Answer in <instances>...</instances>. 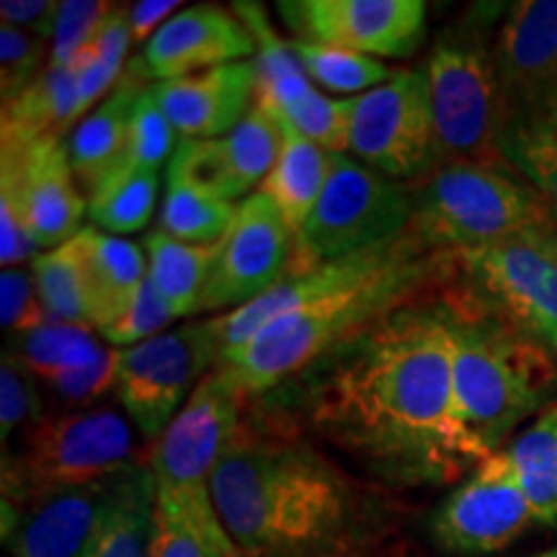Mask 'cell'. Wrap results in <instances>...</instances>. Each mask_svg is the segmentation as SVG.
<instances>
[{
    "mask_svg": "<svg viewBox=\"0 0 557 557\" xmlns=\"http://www.w3.org/2000/svg\"><path fill=\"white\" fill-rule=\"evenodd\" d=\"M103 344L94 336V331L70 323H47L18 336H11V346L5 351L29 369L34 377L50 382L67 369L90 364L103 351Z\"/></svg>",
    "mask_w": 557,
    "mask_h": 557,
    "instance_id": "cell-32",
    "label": "cell"
},
{
    "mask_svg": "<svg viewBox=\"0 0 557 557\" xmlns=\"http://www.w3.org/2000/svg\"><path fill=\"white\" fill-rule=\"evenodd\" d=\"M45 416L37 377L29 369L21 367L13 354L3 351V359H0V436H3L5 447L13 436L24 434Z\"/></svg>",
    "mask_w": 557,
    "mask_h": 557,
    "instance_id": "cell-38",
    "label": "cell"
},
{
    "mask_svg": "<svg viewBox=\"0 0 557 557\" xmlns=\"http://www.w3.org/2000/svg\"><path fill=\"white\" fill-rule=\"evenodd\" d=\"M86 284L90 329L103 331L120 320L148 278V253L137 243L99 227H81L70 240Z\"/></svg>",
    "mask_w": 557,
    "mask_h": 557,
    "instance_id": "cell-23",
    "label": "cell"
},
{
    "mask_svg": "<svg viewBox=\"0 0 557 557\" xmlns=\"http://www.w3.org/2000/svg\"><path fill=\"white\" fill-rule=\"evenodd\" d=\"M75 103H78L75 67L50 62L29 88L3 103L0 143L62 137L75 122Z\"/></svg>",
    "mask_w": 557,
    "mask_h": 557,
    "instance_id": "cell-27",
    "label": "cell"
},
{
    "mask_svg": "<svg viewBox=\"0 0 557 557\" xmlns=\"http://www.w3.org/2000/svg\"><path fill=\"white\" fill-rule=\"evenodd\" d=\"M235 218H238V205L209 197L169 176L163 207H160V230L171 238L191 246H214L230 233Z\"/></svg>",
    "mask_w": 557,
    "mask_h": 557,
    "instance_id": "cell-33",
    "label": "cell"
},
{
    "mask_svg": "<svg viewBox=\"0 0 557 557\" xmlns=\"http://www.w3.org/2000/svg\"><path fill=\"white\" fill-rule=\"evenodd\" d=\"M150 557H243L222 527L214 500L158 496Z\"/></svg>",
    "mask_w": 557,
    "mask_h": 557,
    "instance_id": "cell-30",
    "label": "cell"
},
{
    "mask_svg": "<svg viewBox=\"0 0 557 557\" xmlns=\"http://www.w3.org/2000/svg\"><path fill=\"white\" fill-rule=\"evenodd\" d=\"M500 122L557 86V0L508 5L493 41Z\"/></svg>",
    "mask_w": 557,
    "mask_h": 557,
    "instance_id": "cell-20",
    "label": "cell"
},
{
    "mask_svg": "<svg viewBox=\"0 0 557 557\" xmlns=\"http://www.w3.org/2000/svg\"><path fill=\"white\" fill-rule=\"evenodd\" d=\"M498 152L540 194L557 222V86L504 116Z\"/></svg>",
    "mask_w": 557,
    "mask_h": 557,
    "instance_id": "cell-24",
    "label": "cell"
},
{
    "mask_svg": "<svg viewBox=\"0 0 557 557\" xmlns=\"http://www.w3.org/2000/svg\"><path fill=\"white\" fill-rule=\"evenodd\" d=\"M58 13L60 3L54 0H3L0 3V18L5 26H16L41 41L54 37Z\"/></svg>",
    "mask_w": 557,
    "mask_h": 557,
    "instance_id": "cell-46",
    "label": "cell"
},
{
    "mask_svg": "<svg viewBox=\"0 0 557 557\" xmlns=\"http://www.w3.org/2000/svg\"><path fill=\"white\" fill-rule=\"evenodd\" d=\"M438 271L442 256L403 233L400 238L382 243L357 276L274 320L248 344L220 357L214 369L243 400L267 398L348 341L359 338L389 312L434 292Z\"/></svg>",
    "mask_w": 557,
    "mask_h": 557,
    "instance_id": "cell-3",
    "label": "cell"
},
{
    "mask_svg": "<svg viewBox=\"0 0 557 557\" xmlns=\"http://www.w3.org/2000/svg\"><path fill=\"white\" fill-rule=\"evenodd\" d=\"M506 455L517 470L534 521L557 524V403L513 438Z\"/></svg>",
    "mask_w": 557,
    "mask_h": 557,
    "instance_id": "cell-31",
    "label": "cell"
},
{
    "mask_svg": "<svg viewBox=\"0 0 557 557\" xmlns=\"http://www.w3.org/2000/svg\"><path fill=\"white\" fill-rule=\"evenodd\" d=\"M209 491L243 557H348L387 532L377 493L267 413L243 418Z\"/></svg>",
    "mask_w": 557,
    "mask_h": 557,
    "instance_id": "cell-2",
    "label": "cell"
},
{
    "mask_svg": "<svg viewBox=\"0 0 557 557\" xmlns=\"http://www.w3.org/2000/svg\"><path fill=\"white\" fill-rule=\"evenodd\" d=\"M278 120L284 129V145L276 163L261 181L259 194L271 199V205L278 209L292 233L297 235L315 209L325 181H329L331 152L299 135L282 114Z\"/></svg>",
    "mask_w": 557,
    "mask_h": 557,
    "instance_id": "cell-25",
    "label": "cell"
},
{
    "mask_svg": "<svg viewBox=\"0 0 557 557\" xmlns=\"http://www.w3.org/2000/svg\"><path fill=\"white\" fill-rule=\"evenodd\" d=\"M449 320L457 421L487 459L521 421L547 408L557 389V354L500 320L451 310Z\"/></svg>",
    "mask_w": 557,
    "mask_h": 557,
    "instance_id": "cell-4",
    "label": "cell"
},
{
    "mask_svg": "<svg viewBox=\"0 0 557 557\" xmlns=\"http://www.w3.org/2000/svg\"><path fill=\"white\" fill-rule=\"evenodd\" d=\"M284 24L299 41L367 58H410L426 37L421 0H284Z\"/></svg>",
    "mask_w": 557,
    "mask_h": 557,
    "instance_id": "cell-15",
    "label": "cell"
},
{
    "mask_svg": "<svg viewBox=\"0 0 557 557\" xmlns=\"http://www.w3.org/2000/svg\"><path fill=\"white\" fill-rule=\"evenodd\" d=\"M506 9L493 3L472 5L438 32L431 45L423 73L434 114L436 165L508 169L498 152L500 90L493 62V41Z\"/></svg>",
    "mask_w": 557,
    "mask_h": 557,
    "instance_id": "cell-5",
    "label": "cell"
},
{
    "mask_svg": "<svg viewBox=\"0 0 557 557\" xmlns=\"http://www.w3.org/2000/svg\"><path fill=\"white\" fill-rule=\"evenodd\" d=\"M299 135L320 145L325 152H348V132H351V99H331L315 94L302 107L284 116Z\"/></svg>",
    "mask_w": 557,
    "mask_h": 557,
    "instance_id": "cell-39",
    "label": "cell"
},
{
    "mask_svg": "<svg viewBox=\"0 0 557 557\" xmlns=\"http://www.w3.org/2000/svg\"><path fill=\"white\" fill-rule=\"evenodd\" d=\"M143 248L148 253V278L160 299L169 305L173 318L199 315L220 243L191 246V243L171 238L158 227L145 235Z\"/></svg>",
    "mask_w": 557,
    "mask_h": 557,
    "instance_id": "cell-29",
    "label": "cell"
},
{
    "mask_svg": "<svg viewBox=\"0 0 557 557\" xmlns=\"http://www.w3.org/2000/svg\"><path fill=\"white\" fill-rule=\"evenodd\" d=\"M451 361L449 310L429 292L261 398L263 410L387 485L451 483L485 462L457 421Z\"/></svg>",
    "mask_w": 557,
    "mask_h": 557,
    "instance_id": "cell-1",
    "label": "cell"
},
{
    "mask_svg": "<svg viewBox=\"0 0 557 557\" xmlns=\"http://www.w3.org/2000/svg\"><path fill=\"white\" fill-rule=\"evenodd\" d=\"M145 73L135 58L124 70L122 81L94 114H88L67 139L73 176L88 201L124 169L132 111L139 96L148 90Z\"/></svg>",
    "mask_w": 557,
    "mask_h": 557,
    "instance_id": "cell-22",
    "label": "cell"
},
{
    "mask_svg": "<svg viewBox=\"0 0 557 557\" xmlns=\"http://www.w3.org/2000/svg\"><path fill=\"white\" fill-rule=\"evenodd\" d=\"M41 58H45V41L16 26H0V94L3 103L16 99L39 78Z\"/></svg>",
    "mask_w": 557,
    "mask_h": 557,
    "instance_id": "cell-43",
    "label": "cell"
},
{
    "mask_svg": "<svg viewBox=\"0 0 557 557\" xmlns=\"http://www.w3.org/2000/svg\"><path fill=\"white\" fill-rule=\"evenodd\" d=\"M111 491L114 475L50 493L24 508L3 506V542L11 557H90Z\"/></svg>",
    "mask_w": 557,
    "mask_h": 557,
    "instance_id": "cell-18",
    "label": "cell"
},
{
    "mask_svg": "<svg viewBox=\"0 0 557 557\" xmlns=\"http://www.w3.org/2000/svg\"><path fill=\"white\" fill-rule=\"evenodd\" d=\"M111 9L114 5L101 3V0H65V3H60L50 62L73 67L83 50L94 41Z\"/></svg>",
    "mask_w": 557,
    "mask_h": 557,
    "instance_id": "cell-41",
    "label": "cell"
},
{
    "mask_svg": "<svg viewBox=\"0 0 557 557\" xmlns=\"http://www.w3.org/2000/svg\"><path fill=\"white\" fill-rule=\"evenodd\" d=\"M5 557H11V555H5Z\"/></svg>",
    "mask_w": 557,
    "mask_h": 557,
    "instance_id": "cell-51",
    "label": "cell"
},
{
    "mask_svg": "<svg viewBox=\"0 0 557 557\" xmlns=\"http://www.w3.org/2000/svg\"><path fill=\"white\" fill-rule=\"evenodd\" d=\"M410 189L413 214L406 233L436 256L468 253L555 222L540 194L508 169L436 165Z\"/></svg>",
    "mask_w": 557,
    "mask_h": 557,
    "instance_id": "cell-7",
    "label": "cell"
},
{
    "mask_svg": "<svg viewBox=\"0 0 557 557\" xmlns=\"http://www.w3.org/2000/svg\"><path fill=\"white\" fill-rule=\"evenodd\" d=\"M32 276L47 315L54 323H70L90 329V310L83 274L70 243L45 250L32 261ZM94 331V329H90Z\"/></svg>",
    "mask_w": 557,
    "mask_h": 557,
    "instance_id": "cell-35",
    "label": "cell"
},
{
    "mask_svg": "<svg viewBox=\"0 0 557 557\" xmlns=\"http://www.w3.org/2000/svg\"><path fill=\"white\" fill-rule=\"evenodd\" d=\"M156 529V480L148 465L132 462L114 475L111 504L90 557H150Z\"/></svg>",
    "mask_w": 557,
    "mask_h": 557,
    "instance_id": "cell-28",
    "label": "cell"
},
{
    "mask_svg": "<svg viewBox=\"0 0 557 557\" xmlns=\"http://www.w3.org/2000/svg\"><path fill=\"white\" fill-rule=\"evenodd\" d=\"M132 421L111 408L45 416L3 449V506L24 508L50 493L101 483L132 459Z\"/></svg>",
    "mask_w": 557,
    "mask_h": 557,
    "instance_id": "cell-8",
    "label": "cell"
},
{
    "mask_svg": "<svg viewBox=\"0 0 557 557\" xmlns=\"http://www.w3.org/2000/svg\"><path fill=\"white\" fill-rule=\"evenodd\" d=\"M214 364L218 348L209 320H191L163 336L122 348L116 400L139 434L156 442Z\"/></svg>",
    "mask_w": 557,
    "mask_h": 557,
    "instance_id": "cell-11",
    "label": "cell"
},
{
    "mask_svg": "<svg viewBox=\"0 0 557 557\" xmlns=\"http://www.w3.org/2000/svg\"><path fill=\"white\" fill-rule=\"evenodd\" d=\"M534 557H557V549H549V553H540V555H534Z\"/></svg>",
    "mask_w": 557,
    "mask_h": 557,
    "instance_id": "cell-50",
    "label": "cell"
},
{
    "mask_svg": "<svg viewBox=\"0 0 557 557\" xmlns=\"http://www.w3.org/2000/svg\"><path fill=\"white\" fill-rule=\"evenodd\" d=\"M348 557H408V555H403V553H393V549H382V545H380V547L364 549V553L348 555Z\"/></svg>",
    "mask_w": 557,
    "mask_h": 557,
    "instance_id": "cell-49",
    "label": "cell"
},
{
    "mask_svg": "<svg viewBox=\"0 0 557 557\" xmlns=\"http://www.w3.org/2000/svg\"><path fill=\"white\" fill-rule=\"evenodd\" d=\"M37 250L13 209L0 201V263L5 269H18V263L37 259Z\"/></svg>",
    "mask_w": 557,
    "mask_h": 557,
    "instance_id": "cell-47",
    "label": "cell"
},
{
    "mask_svg": "<svg viewBox=\"0 0 557 557\" xmlns=\"http://www.w3.org/2000/svg\"><path fill=\"white\" fill-rule=\"evenodd\" d=\"M348 152L382 176L413 184L436 169V135L423 70H400L351 96Z\"/></svg>",
    "mask_w": 557,
    "mask_h": 557,
    "instance_id": "cell-10",
    "label": "cell"
},
{
    "mask_svg": "<svg viewBox=\"0 0 557 557\" xmlns=\"http://www.w3.org/2000/svg\"><path fill=\"white\" fill-rule=\"evenodd\" d=\"M250 54H256V41L238 13L199 3L165 21L137 60L145 78L163 83L243 62Z\"/></svg>",
    "mask_w": 557,
    "mask_h": 557,
    "instance_id": "cell-19",
    "label": "cell"
},
{
    "mask_svg": "<svg viewBox=\"0 0 557 557\" xmlns=\"http://www.w3.org/2000/svg\"><path fill=\"white\" fill-rule=\"evenodd\" d=\"M292 50L302 62L310 81L318 83L320 88L331 90V94H361V90L382 86L395 75L385 62L367 58V54L336 50V47L295 39Z\"/></svg>",
    "mask_w": 557,
    "mask_h": 557,
    "instance_id": "cell-36",
    "label": "cell"
},
{
    "mask_svg": "<svg viewBox=\"0 0 557 557\" xmlns=\"http://www.w3.org/2000/svg\"><path fill=\"white\" fill-rule=\"evenodd\" d=\"M158 107L181 139H218L233 132L256 107L253 60L230 62L150 86Z\"/></svg>",
    "mask_w": 557,
    "mask_h": 557,
    "instance_id": "cell-21",
    "label": "cell"
},
{
    "mask_svg": "<svg viewBox=\"0 0 557 557\" xmlns=\"http://www.w3.org/2000/svg\"><path fill=\"white\" fill-rule=\"evenodd\" d=\"M246 408L248 400L212 367L171 426L152 444L148 468L158 496L212 498V472L230 442L238 436Z\"/></svg>",
    "mask_w": 557,
    "mask_h": 557,
    "instance_id": "cell-12",
    "label": "cell"
},
{
    "mask_svg": "<svg viewBox=\"0 0 557 557\" xmlns=\"http://www.w3.org/2000/svg\"><path fill=\"white\" fill-rule=\"evenodd\" d=\"M160 171H120L88 201V218L109 235H132L148 227L158 205Z\"/></svg>",
    "mask_w": 557,
    "mask_h": 557,
    "instance_id": "cell-34",
    "label": "cell"
},
{
    "mask_svg": "<svg viewBox=\"0 0 557 557\" xmlns=\"http://www.w3.org/2000/svg\"><path fill=\"white\" fill-rule=\"evenodd\" d=\"M122 348L107 346L90 364L67 369L50 382H45L54 400L65 408H90V403L107 398L116 389V369H120Z\"/></svg>",
    "mask_w": 557,
    "mask_h": 557,
    "instance_id": "cell-40",
    "label": "cell"
},
{
    "mask_svg": "<svg viewBox=\"0 0 557 557\" xmlns=\"http://www.w3.org/2000/svg\"><path fill=\"white\" fill-rule=\"evenodd\" d=\"M173 137H176V129L148 88L132 111L127 156H124L122 171H160V165L176 152Z\"/></svg>",
    "mask_w": 557,
    "mask_h": 557,
    "instance_id": "cell-37",
    "label": "cell"
},
{
    "mask_svg": "<svg viewBox=\"0 0 557 557\" xmlns=\"http://www.w3.org/2000/svg\"><path fill=\"white\" fill-rule=\"evenodd\" d=\"M534 521L506 449L480 462L434 508L429 534L442 553L455 557L496 555L513 545Z\"/></svg>",
    "mask_w": 557,
    "mask_h": 557,
    "instance_id": "cell-13",
    "label": "cell"
},
{
    "mask_svg": "<svg viewBox=\"0 0 557 557\" xmlns=\"http://www.w3.org/2000/svg\"><path fill=\"white\" fill-rule=\"evenodd\" d=\"M0 320H3V331L11 336L54 323L41 305L32 271L3 269V276H0Z\"/></svg>",
    "mask_w": 557,
    "mask_h": 557,
    "instance_id": "cell-44",
    "label": "cell"
},
{
    "mask_svg": "<svg viewBox=\"0 0 557 557\" xmlns=\"http://www.w3.org/2000/svg\"><path fill=\"white\" fill-rule=\"evenodd\" d=\"M0 201L16 214L39 250L65 246L88 212L62 137L0 143Z\"/></svg>",
    "mask_w": 557,
    "mask_h": 557,
    "instance_id": "cell-14",
    "label": "cell"
},
{
    "mask_svg": "<svg viewBox=\"0 0 557 557\" xmlns=\"http://www.w3.org/2000/svg\"><path fill=\"white\" fill-rule=\"evenodd\" d=\"M292 259L295 233L271 199L259 191L250 194L238 205V218L220 240L201 312L246 308L289 274Z\"/></svg>",
    "mask_w": 557,
    "mask_h": 557,
    "instance_id": "cell-16",
    "label": "cell"
},
{
    "mask_svg": "<svg viewBox=\"0 0 557 557\" xmlns=\"http://www.w3.org/2000/svg\"><path fill=\"white\" fill-rule=\"evenodd\" d=\"M284 145L278 114L256 101L250 114L230 135L218 139H181L169 176L184 181L209 197L233 201L259 189Z\"/></svg>",
    "mask_w": 557,
    "mask_h": 557,
    "instance_id": "cell-17",
    "label": "cell"
},
{
    "mask_svg": "<svg viewBox=\"0 0 557 557\" xmlns=\"http://www.w3.org/2000/svg\"><path fill=\"white\" fill-rule=\"evenodd\" d=\"M434 295L451 312L500 320L557 354V222L442 256Z\"/></svg>",
    "mask_w": 557,
    "mask_h": 557,
    "instance_id": "cell-6",
    "label": "cell"
},
{
    "mask_svg": "<svg viewBox=\"0 0 557 557\" xmlns=\"http://www.w3.org/2000/svg\"><path fill=\"white\" fill-rule=\"evenodd\" d=\"M173 318V312L169 310V305L160 299V295L152 287L150 278H145L143 287H139L137 297L132 299V305L127 308V312L120 320L107 325L101 331V338L109 341L111 346H137L143 341H150L156 336H163V331L169 329Z\"/></svg>",
    "mask_w": 557,
    "mask_h": 557,
    "instance_id": "cell-42",
    "label": "cell"
},
{
    "mask_svg": "<svg viewBox=\"0 0 557 557\" xmlns=\"http://www.w3.org/2000/svg\"><path fill=\"white\" fill-rule=\"evenodd\" d=\"M176 9V0H139V3L129 5L132 41H150L165 21L176 16V13H173Z\"/></svg>",
    "mask_w": 557,
    "mask_h": 557,
    "instance_id": "cell-48",
    "label": "cell"
},
{
    "mask_svg": "<svg viewBox=\"0 0 557 557\" xmlns=\"http://www.w3.org/2000/svg\"><path fill=\"white\" fill-rule=\"evenodd\" d=\"M233 11L246 24L256 41V101L267 103L276 114L289 116L315 94L310 75L292 50V41L278 37L269 13L259 3H235Z\"/></svg>",
    "mask_w": 557,
    "mask_h": 557,
    "instance_id": "cell-26",
    "label": "cell"
},
{
    "mask_svg": "<svg viewBox=\"0 0 557 557\" xmlns=\"http://www.w3.org/2000/svg\"><path fill=\"white\" fill-rule=\"evenodd\" d=\"M413 214V189L357 158L331 152L329 181L315 209L295 235L289 276L400 238Z\"/></svg>",
    "mask_w": 557,
    "mask_h": 557,
    "instance_id": "cell-9",
    "label": "cell"
},
{
    "mask_svg": "<svg viewBox=\"0 0 557 557\" xmlns=\"http://www.w3.org/2000/svg\"><path fill=\"white\" fill-rule=\"evenodd\" d=\"M132 45V29H129V5H114L101 29L96 32L94 41L88 50L99 60V65L107 70L109 78L116 83L124 75V60H127V50Z\"/></svg>",
    "mask_w": 557,
    "mask_h": 557,
    "instance_id": "cell-45",
    "label": "cell"
}]
</instances>
